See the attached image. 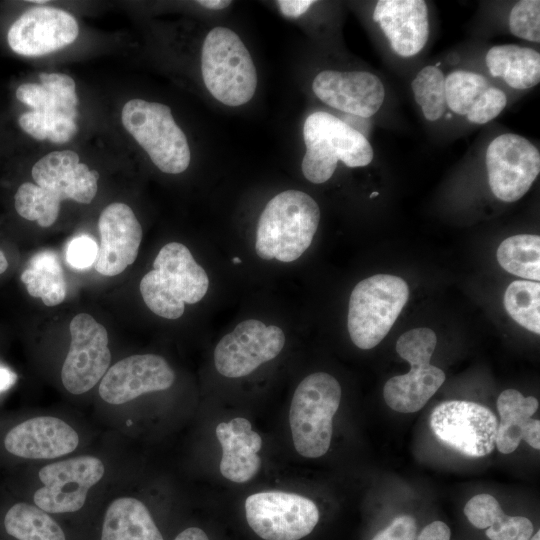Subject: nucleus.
Wrapping results in <instances>:
<instances>
[{"label": "nucleus", "mask_w": 540, "mask_h": 540, "mask_svg": "<svg viewBox=\"0 0 540 540\" xmlns=\"http://www.w3.org/2000/svg\"><path fill=\"white\" fill-rule=\"evenodd\" d=\"M341 395L339 382L325 372L308 375L296 388L289 422L294 447L301 456L318 458L328 451Z\"/></svg>", "instance_id": "20e7f679"}, {"label": "nucleus", "mask_w": 540, "mask_h": 540, "mask_svg": "<svg viewBox=\"0 0 540 540\" xmlns=\"http://www.w3.org/2000/svg\"><path fill=\"white\" fill-rule=\"evenodd\" d=\"M215 433L222 447L221 474L235 483H246L254 478L261 468L258 452L263 442L250 421L235 417L219 423Z\"/></svg>", "instance_id": "5701e85b"}, {"label": "nucleus", "mask_w": 540, "mask_h": 540, "mask_svg": "<svg viewBox=\"0 0 540 540\" xmlns=\"http://www.w3.org/2000/svg\"><path fill=\"white\" fill-rule=\"evenodd\" d=\"M436 343L434 331L424 327L411 329L399 337L396 351L411 369L385 383L383 397L391 409L401 413L417 412L442 386L445 373L430 364Z\"/></svg>", "instance_id": "6e6552de"}, {"label": "nucleus", "mask_w": 540, "mask_h": 540, "mask_svg": "<svg viewBox=\"0 0 540 540\" xmlns=\"http://www.w3.org/2000/svg\"><path fill=\"white\" fill-rule=\"evenodd\" d=\"M36 185L58 203L65 199L90 203L98 190L99 173L80 163L71 150L53 151L39 159L32 167Z\"/></svg>", "instance_id": "6ab92c4d"}, {"label": "nucleus", "mask_w": 540, "mask_h": 540, "mask_svg": "<svg viewBox=\"0 0 540 540\" xmlns=\"http://www.w3.org/2000/svg\"><path fill=\"white\" fill-rule=\"evenodd\" d=\"M12 377H14V374L6 369L0 368V392L13 383Z\"/></svg>", "instance_id": "37998d69"}, {"label": "nucleus", "mask_w": 540, "mask_h": 540, "mask_svg": "<svg viewBox=\"0 0 540 540\" xmlns=\"http://www.w3.org/2000/svg\"><path fill=\"white\" fill-rule=\"evenodd\" d=\"M529 540H540V531L538 530L535 535L529 538Z\"/></svg>", "instance_id": "a18cd8bd"}, {"label": "nucleus", "mask_w": 540, "mask_h": 540, "mask_svg": "<svg viewBox=\"0 0 540 540\" xmlns=\"http://www.w3.org/2000/svg\"><path fill=\"white\" fill-rule=\"evenodd\" d=\"M30 2L38 4V3H46L47 1H45V0H33V1H30Z\"/></svg>", "instance_id": "de8ad7c7"}, {"label": "nucleus", "mask_w": 540, "mask_h": 540, "mask_svg": "<svg viewBox=\"0 0 540 540\" xmlns=\"http://www.w3.org/2000/svg\"><path fill=\"white\" fill-rule=\"evenodd\" d=\"M446 105L473 124L495 119L507 105L506 93L486 76L457 69L445 76Z\"/></svg>", "instance_id": "412c9836"}, {"label": "nucleus", "mask_w": 540, "mask_h": 540, "mask_svg": "<svg viewBox=\"0 0 540 540\" xmlns=\"http://www.w3.org/2000/svg\"><path fill=\"white\" fill-rule=\"evenodd\" d=\"M490 75L515 90H527L540 82V54L515 44L491 47L485 56Z\"/></svg>", "instance_id": "b1692460"}, {"label": "nucleus", "mask_w": 540, "mask_h": 540, "mask_svg": "<svg viewBox=\"0 0 540 540\" xmlns=\"http://www.w3.org/2000/svg\"><path fill=\"white\" fill-rule=\"evenodd\" d=\"M23 131L37 140H49L55 144L68 142L77 132L75 119L62 114L28 111L19 117Z\"/></svg>", "instance_id": "72a5a7b5"}, {"label": "nucleus", "mask_w": 540, "mask_h": 540, "mask_svg": "<svg viewBox=\"0 0 540 540\" xmlns=\"http://www.w3.org/2000/svg\"><path fill=\"white\" fill-rule=\"evenodd\" d=\"M312 90L326 105L363 118L376 114L385 99L384 84L367 71L323 70L315 76Z\"/></svg>", "instance_id": "f3484780"}, {"label": "nucleus", "mask_w": 540, "mask_h": 540, "mask_svg": "<svg viewBox=\"0 0 540 540\" xmlns=\"http://www.w3.org/2000/svg\"><path fill=\"white\" fill-rule=\"evenodd\" d=\"M79 34L76 19L55 7L36 6L25 11L10 27V48L23 56H42L60 50Z\"/></svg>", "instance_id": "2eb2a0df"}, {"label": "nucleus", "mask_w": 540, "mask_h": 540, "mask_svg": "<svg viewBox=\"0 0 540 540\" xmlns=\"http://www.w3.org/2000/svg\"><path fill=\"white\" fill-rule=\"evenodd\" d=\"M197 3L207 9L221 10L228 7L232 2L229 0H199Z\"/></svg>", "instance_id": "79ce46f5"}, {"label": "nucleus", "mask_w": 540, "mask_h": 540, "mask_svg": "<svg viewBox=\"0 0 540 540\" xmlns=\"http://www.w3.org/2000/svg\"><path fill=\"white\" fill-rule=\"evenodd\" d=\"M417 525L410 515H401L385 528L380 530L371 540H415Z\"/></svg>", "instance_id": "4c0bfd02"}, {"label": "nucleus", "mask_w": 540, "mask_h": 540, "mask_svg": "<svg viewBox=\"0 0 540 540\" xmlns=\"http://www.w3.org/2000/svg\"><path fill=\"white\" fill-rule=\"evenodd\" d=\"M79 443L77 432L63 420L39 416L13 427L4 439L6 450L18 457L51 459L73 452Z\"/></svg>", "instance_id": "4be33fe9"}, {"label": "nucleus", "mask_w": 540, "mask_h": 540, "mask_svg": "<svg viewBox=\"0 0 540 540\" xmlns=\"http://www.w3.org/2000/svg\"><path fill=\"white\" fill-rule=\"evenodd\" d=\"M21 281L28 293L41 298L46 306H56L66 297V281L57 256L45 251L36 254L22 272Z\"/></svg>", "instance_id": "c85d7f7f"}, {"label": "nucleus", "mask_w": 540, "mask_h": 540, "mask_svg": "<svg viewBox=\"0 0 540 540\" xmlns=\"http://www.w3.org/2000/svg\"><path fill=\"white\" fill-rule=\"evenodd\" d=\"M6 532L18 540H66L58 523L36 505L16 503L4 517Z\"/></svg>", "instance_id": "c756f323"}, {"label": "nucleus", "mask_w": 540, "mask_h": 540, "mask_svg": "<svg viewBox=\"0 0 540 540\" xmlns=\"http://www.w3.org/2000/svg\"><path fill=\"white\" fill-rule=\"evenodd\" d=\"M175 374L167 361L155 354L132 355L110 367L99 385L107 403L119 405L140 395L170 388Z\"/></svg>", "instance_id": "dca6fc26"}, {"label": "nucleus", "mask_w": 540, "mask_h": 540, "mask_svg": "<svg viewBox=\"0 0 540 540\" xmlns=\"http://www.w3.org/2000/svg\"><path fill=\"white\" fill-rule=\"evenodd\" d=\"M303 138L302 173L314 184L328 181L338 161L356 168L369 165L374 158L370 142L360 131L327 112L317 111L306 118Z\"/></svg>", "instance_id": "7ed1b4c3"}, {"label": "nucleus", "mask_w": 540, "mask_h": 540, "mask_svg": "<svg viewBox=\"0 0 540 540\" xmlns=\"http://www.w3.org/2000/svg\"><path fill=\"white\" fill-rule=\"evenodd\" d=\"M538 406L535 397H524L515 389L501 392L497 399L500 422L495 440L499 452L509 454L517 449L524 434L536 420L532 416Z\"/></svg>", "instance_id": "cd10ccee"}, {"label": "nucleus", "mask_w": 540, "mask_h": 540, "mask_svg": "<svg viewBox=\"0 0 540 540\" xmlns=\"http://www.w3.org/2000/svg\"><path fill=\"white\" fill-rule=\"evenodd\" d=\"M464 514L474 527L486 529L490 540H529L533 533L528 518L506 515L490 494L473 496L466 503Z\"/></svg>", "instance_id": "bb28decb"}, {"label": "nucleus", "mask_w": 540, "mask_h": 540, "mask_svg": "<svg viewBox=\"0 0 540 540\" xmlns=\"http://www.w3.org/2000/svg\"><path fill=\"white\" fill-rule=\"evenodd\" d=\"M174 540H209V538L202 529L189 527L179 533Z\"/></svg>", "instance_id": "a19ab883"}, {"label": "nucleus", "mask_w": 540, "mask_h": 540, "mask_svg": "<svg viewBox=\"0 0 540 540\" xmlns=\"http://www.w3.org/2000/svg\"><path fill=\"white\" fill-rule=\"evenodd\" d=\"M17 213L26 220L36 221L41 227H49L56 221L60 204L51 200L38 185L25 182L19 186L14 197Z\"/></svg>", "instance_id": "f704fd0d"}, {"label": "nucleus", "mask_w": 540, "mask_h": 540, "mask_svg": "<svg viewBox=\"0 0 540 540\" xmlns=\"http://www.w3.org/2000/svg\"><path fill=\"white\" fill-rule=\"evenodd\" d=\"M319 220V206L307 193L289 189L277 194L259 217L257 255L286 263L297 260L312 243Z\"/></svg>", "instance_id": "f257e3e1"}, {"label": "nucleus", "mask_w": 540, "mask_h": 540, "mask_svg": "<svg viewBox=\"0 0 540 540\" xmlns=\"http://www.w3.org/2000/svg\"><path fill=\"white\" fill-rule=\"evenodd\" d=\"M540 284L515 280L506 289L504 306L507 313L527 330L540 333Z\"/></svg>", "instance_id": "2f4dec72"}, {"label": "nucleus", "mask_w": 540, "mask_h": 540, "mask_svg": "<svg viewBox=\"0 0 540 540\" xmlns=\"http://www.w3.org/2000/svg\"><path fill=\"white\" fill-rule=\"evenodd\" d=\"M121 119L124 128L162 172L179 174L188 168L189 144L169 106L132 99L123 106Z\"/></svg>", "instance_id": "0eeeda50"}, {"label": "nucleus", "mask_w": 540, "mask_h": 540, "mask_svg": "<svg viewBox=\"0 0 540 540\" xmlns=\"http://www.w3.org/2000/svg\"><path fill=\"white\" fill-rule=\"evenodd\" d=\"M71 343L61 370L65 389L75 395L92 389L109 369L108 333L91 315L81 313L70 322Z\"/></svg>", "instance_id": "ddd939ff"}, {"label": "nucleus", "mask_w": 540, "mask_h": 540, "mask_svg": "<svg viewBox=\"0 0 540 540\" xmlns=\"http://www.w3.org/2000/svg\"><path fill=\"white\" fill-rule=\"evenodd\" d=\"M201 72L211 95L227 106L243 105L255 94L257 73L252 57L229 28L215 27L206 35Z\"/></svg>", "instance_id": "39448f33"}, {"label": "nucleus", "mask_w": 540, "mask_h": 540, "mask_svg": "<svg viewBox=\"0 0 540 540\" xmlns=\"http://www.w3.org/2000/svg\"><path fill=\"white\" fill-rule=\"evenodd\" d=\"M407 283L400 277L377 274L360 281L349 299L347 326L352 342L371 349L388 334L408 301Z\"/></svg>", "instance_id": "423d86ee"}, {"label": "nucleus", "mask_w": 540, "mask_h": 540, "mask_svg": "<svg viewBox=\"0 0 540 540\" xmlns=\"http://www.w3.org/2000/svg\"><path fill=\"white\" fill-rule=\"evenodd\" d=\"M430 427L444 445L467 457H484L495 447L496 415L486 406L465 400L437 405L430 415Z\"/></svg>", "instance_id": "1a4fd4ad"}, {"label": "nucleus", "mask_w": 540, "mask_h": 540, "mask_svg": "<svg viewBox=\"0 0 540 540\" xmlns=\"http://www.w3.org/2000/svg\"><path fill=\"white\" fill-rule=\"evenodd\" d=\"M105 472L100 459L78 456L51 463L38 473L43 487L34 494V503L48 513H67L81 509L89 489Z\"/></svg>", "instance_id": "4468645a"}, {"label": "nucleus", "mask_w": 540, "mask_h": 540, "mask_svg": "<svg viewBox=\"0 0 540 540\" xmlns=\"http://www.w3.org/2000/svg\"><path fill=\"white\" fill-rule=\"evenodd\" d=\"M485 163L493 195L504 202H515L539 175L540 152L527 138L503 133L489 143Z\"/></svg>", "instance_id": "9b49d317"}, {"label": "nucleus", "mask_w": 540, "mask_h": 540, "mask_svg": "<svg viewBox=\"0 0 540 540\" xmlns=\"http://www.w3.org/2000/svg\"><path fill=\"white\" fill-rule=\"evenodd\" d=\"M373 20L400 57L417 55L430 36L429 12L422 0H380L376 2Z\"/></svg>", "instance_id": "aec40b11"}, {"label": "nucleus", "mask_w": 540, "mask_h": 540, "mask_svg": "<svg viewBox=\"0 0 540 540\" xmlns=\"http://www.w3.org/2000/svg\"><path fill=\"white\" fill-rule=\"evenodd\" d=\"M209 278L183 244L171 242L158 252L153 269L140 281V293L147 307L166 319H178L185 303L195 304L207 293Z\"/></svg>", "instance_id": "f03ea898"}, {"label": "nucleus", "mask_w": 540, "mask_h": 540, "mask_svg": "<svg viewBox=\"0 0 540 540\" xmlns=\"http://www.w3.org/2000/svg\"><path fill=\"white\" fill-rule=\"evenodd\" d=\"M98 256V245L88 235H80L72 239L66 250L68 264L77 270L87 269L95 264Z\"/></svg>", "instance_id": "e433bc0d"}, {"label": "nucleus", "mask_w": 540, "mask_h": 540, "mask_svg": "<svg viewBox=\"0 0 540 540\" xmlns=\"http://www.w3.org/2000/svg\"><path fill=\"white\" fill-rule=\"evenodd\" d=\"M8 268V261L3 251L0 250V275Z\"/></svg>", "instance_id": "c03bdc74"}, {"label": "nucleus", "mask_w": 540, "mask_h": 540, "mask_svg": "<svg viewBox=\"0 0 540 540\" xmlns=\"http://www.w3.org/2000/svg\"><path fill=\"white\" fill-rule=\"evenodd\" d=\"M281 328L255 319L240 322L218 342L214 364L224 377L240 378L279 355L285 345Z\"/></svg>", "instance_id": "f8f14e48"}, {"label": "nucleus", "mask_w": 540, "mask_h": 540, "mask_svg": "<svg viewBox=\"0 0 540 540\" xmlns=\"http://www.w3.org/2000/svg\"><path fill=\"white\" fill-rule=\"evenodd\" d=\"M98 228L100 245L95 270L104 276H116L136 260L142 227L127 204L115 202L102 211Z\"/></svg>", "instance_id": "a211bd4d"}, {"label": "nucleus", "mask_w": 540, "mask_h": 540, "mask_svg": "<svg viewBox=\"0 0 540 540\" xmlns=\"http://www.w3.org/2000/svg\"><path fill=\"white\" fill-rule=\"evenodd\" d=\"M497 261L507 272L529 280H540V237L520 234L506 238L497 249Z\"/></svg>", "instance_id": "7c9ffc66"}, {"label": "nucleus", "mask_w": 540, "mask_h": 540, "mask_svg": "<svg viewBox=\"0 0 540 540\" xmlns=\"http://www.w3.org/2000/svg\"><path fill=\"white\" fill-rule=\"evenodd\" d=\"M315 1L311 0H279L277 5L281 13L290 18H297L304 14Z\"/></svg>", "instance_id": "ea45409f"}, {"label": "nucleus", "mask_w": 540, "mask_h": 540, "mask_svg": "<svg viewBox=\"0 0 540 540\" xmlns=\"http://www.w3.org/2000/svg\"><path fill=\"white\" fill-rule=\"evenodd\" d=\"M250 528L264 540H299L319 521L316 504L307 497L284 491H264L246 498Z\"/></svg>", "instance_id": "9d476101"}, {"label": "nucleus", "mask_w": 540, "mask_h": 540, "mask_svg": "<svg viewBox=\"0 0 540 540\" xmlns=\"http://www.w3.org/2000/svg\"><path fill=\"white\" fill-rule=\"evenodd\" d=\"M40 84L25 83L16 90L17 99L33 111L77 117L78 98L74 80L63 73H40Z\"/></svg>", "instance_id": "393cba45"}, {"label": "nucleus", "mask_w": 540, "mask_h": 540, "mask_svg": "<svg viewBox=\"0 0 540 540\" xmlns=\"http://www.w3.org/2000/svg\"><path fill=\"white\" fill-rule=\"evenodd\" d=\"M101 540H163V537L144 503L121 497L105 513Z\"/></svg>", "instance_id": "a878e982"}, {"label": "nucleus", "mask_w": 540, "mask_h": 540, "mask_svg": "<svg viewBox=\"0 0 540 540\" xmlns=\"http://www.w3.org/2000/svg\"><path fill=\"white\" fill-rule=\"evenodd\" d=\"M451 531L447 524L442 521H433L426 525L417 540H450Z\"/></svg>", "instance_id": "58836bf2"}, {"label": "nucleus", "mask_w": 540, "mask_h": 540, "mask_svg": "<svg viewBox=\"0 0 540 540\" xmlns=\"http://www.w3.org/2000/svg\"><path fill=\"white\" fill-rule=\"evenodd\" d=\"M510 32L523 40L540 42V1L521 0L511 9L509 14Z\"/></svg>", "instance_id": "c9c22d12"}, {"label": "nucleus", "mask_w": 540, "mask_h": 540, "mask_svg": "<svg viewBox=\"0 0 540 540\" xmlns=\"http://www.w3.org/2000/svg\"><path fill=\"white\" fill-rule=\"evenodd\" d=\"M232 261H233L234 264H239V263H241V259L238 258V257H234V258L232 259Z\"/></svg>", "instance_id": "49530a36"}, {"label": "nucleus", "mask_w": 540, "mask_h": 540, "mask_svg": "<svg viewBox=\"0 0 540 540\" xmlns=\"http://www.w3.org/2000/svg\"><path fill=\"white\" fill-rule=\"evenodd\" d=\"M411 87L424 118L430 122L439 120L447 108L442 70L433 65L423 67L416 74Z\"/></svg>", "instance_id": "473e14b6"}]
</instances>
